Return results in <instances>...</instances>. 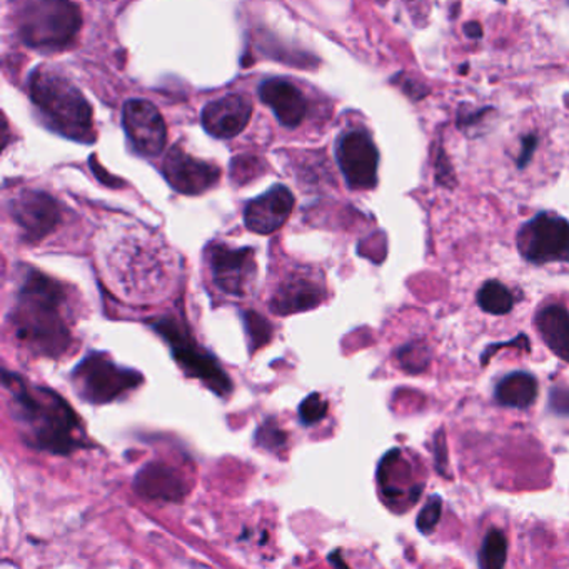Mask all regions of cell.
Listing matches in <instances>:
<instances>
[{
	"label": "cell",
	"instance_id": "obj_1",
	"mask_svg": "<svg viewBox=\"0 0 569 569\" xmlns=\"http://www.w3.org/2000/svg\"><path fill=\"white\" fill-rule=\"evenodd\" d=\"M68 288L39 271H29L16 298V338L38 356L61 358L72 345Z\"/></svg>",
	"mask_w": 569,
	"mask_h": 569
},
{
	"label": "cell",
	"instance_id": "obj_2",
	"mask_svg": "<svg viewBox=\"0 0 569 569\" xmlns=\"http://www.w3.org/2000/svg\"><path fill=\"white\" fill-rule=\"evenodd\" d=\"M4 386L11 392L12 418L21 426L26 445L54 455H69L84 446L81 419L62 396L6 369Z\"/></svg>",
	"mask_w": 569,
	"mask_h": 569
},
{
	"label": "cell",
	"instance_id": "obj_3",
	"mask_svg": "<svg viewBox=\"0 0 569 569\" xmlns=\"http://www.w3.org/2000/svg\"><path fill=\"white\" fill-rule=\"evenodd\" d=\"M31 96L44 121L74 141H94L92 109L82 92L59 72L39 68L31 76Z\"/></svg>",
	"mask_w": 569,
	"mask_h": 569
},
{
	"label": "cell",
	"instance_id": "obj_4",
	"mask_svg": "<svg viewBox=\"0 0 569 569\" xmlns=\"http://www.w3.org/2000/svg\"><path fill=\"white\" fill-rule=\"evenodd\" d=\"M82 18L71 0H34L21 16L22 41L38 51H61L76 41Z\"/></svg>",
	"mask_w": 569,
	"mask_h": 569
},
{
	"label": "cell",
	"instance_id": "obj_5",
	"mask_svg": "<svg viewBox=\"0 0 569 569\" xmlns=\"http://www.w3.org/2000/svg\"><path fill=\"white\" fill-rule=\"evenodd\" d=\"M72 388L89 405H108L142 385L141 372L121 368L109 356L94 352L71 375Z\"/></svg>",
	"mask_w": 569,
	"mask_h": 569
},
{
	"label": "cell",
	"instance_id": "obj_6",
	"mask_svg": "<svg viewBox=\"0 0 569 569\" xmlns=\"http://www.w3.org/2000/svg\"><path fill=\"white\" fill-rule=\"evenodd\" d=\"M152 328L171 346L172 356L184 369L186 375L204 382L211 391L222 398L231 395V379L209 352L199 348L198 342L194 341L184 325H181L178 319L161 318L152 322Z\"/></svg>",
	"mask_w": 569,
	"mask_h": 569
},
{
	"label": "cell",
	"instance_id": "obj_7",
	"mask_svg": "<svg viewBox=\"0 0 569 569\" xmlns=\"http://www.w3.org/2000/svg\"><path fill=\"white\" fill-rule=\"evenodd\" d=\"M516 244L531 264L569 262V221L552 212H539L519 229Z\"/></svg>",
	"mask_w": 569,
	"mask_h": 569
},
{
	"label": "cell",
	"instance_id": "obj_8",
	"mask_svg": "<svg viewBox=\"0 0 569 569\" xmlns=\"http://www.w3.org/2000/svg\"><path fill=\"white\" fill-rule=\"evenodd\" d=\"M378 485L386 505L396 511L412 508L425 489V482L416 479L415 466L398 448L386 452L379 462Z\"/></svg>",
	"mask_w": 569,
	"mask_h": 569
},
{
	"label": "cell",
	"instance_id": "obj_9",
	"mask_svg": "<svg viewBox=\"0 0 569 569\" xmlns=\"http://www.w3.org/2000/svg\"><path fill=\"white\" fill-rule=\"evenodd\" d=\"M209 264L216 288L229 296L248 295L256 278V256L252 248H229L212 244L209 248Z\"/></svg>",
	"mask_w": 569,
	"mask_h": 569
},
{
	"label": "cell",
	"instance_id": "obj_10",
	"mask_svg": "<svg viewBox=\"0 0 569 569\" xmlns=\"http://www.w3.org/2000/svg\"><path fill=\"white\" fill-rule=\"evenodd\" d=\"M338 162L349 188L366 191L378 184L379 152L368 132L356 129L342 136Z\"/></svg>",
	"mask_w": 569,
	"mask_h": 569
},
{
	"label": "cell",
	"instance_id": "obj_11",
	"mask_svg": "<svg viewBox=\"0 0 569 569\" xmlns=\"http://www.w3.org/2000/svg\"><path fill=\"white\" fill-rule=\"evenodd\" d=\"M122 121L126 134L139 154L158 156L164 149L168 141L164 119L151 102L141 99L126 102Z\"/></svg>",
	"mask_w": 569,
	"mask_h": 569
},
{
	"label": "cell",
	"instance_id": "obj_12",
	"mask_svg": "<svg viewBox=\"0 0 569 569\" xmlns=\"http://www.w3.org/2000/svg\"><path fill=\"white\" fill-rule=\"evenodd\" d=\"M11 212L26 239L31 242L42 241L61 224V208L56 199L46 192L24 191L12 199Z\"/></svg>",
	"mask_w": 569,
	"mask_h": 569
},
{
	"label": "cell",
	"instance_id": "obj_13",
	"mask_svg": "<svg viewBox=\"0 0 569 569\" xmlns=\"http://www.w3.org/2000/svg\"><path fill=\"white\" fill-rule=\"evenodd\" d=\"M166 179L169 184L181 192V194L196 196L211 189L219 181V171L216 166L209 162L198 161L191 156L182 152L181 149H172L162 166Z\"/></svg>",
	"mask_w": 569,
	"mask_h": 569
},
{
	"label": "cell",
	"instance_id": "obj_14",
	"mask_svg": "<svg viewBox=\"0 0 569 569\" xmlns=\"http://www.w3.org/2000/svg\"><path fill=\"white\" fill-rule=\"evenodd\" d=\"M164 261L162 256H116L114 266L119 274V284L139 295L151 296L162 291L168 282V262Z\"/></svg>",
	"mask_w": 569,
	"mask_h": 569
},
{
	"label": "cell",
	"instance_id": "obj_15",
	"mask_svg": "<svg viewBox=\"0 0 569 569\" xmlns=\"http://www.w3.org/2000/svg\"><path fill=\"white\" fill-rule=\"evenodd\" d=\"M295 209V196L284 186H274L261 198L249 202L244 211L246 228L256 234L268 236L288 221Z\"/></svg>",
	"mask_w": 569,
	"mask_h": 569
},
{
	"label": "cell",
	"instance_id": "obj_16",
	"mask_svg": "<svg viewBox=\"0 0 569 569\" xmlns=\"http://www.w3.org/2000/svg\"><path fill=\"white\" fill-rule=\"evenodd\" d=\"M251 116L252 104L246 96H226L206 106L202 126L214 138L231 139L244 131Z\"/></svg>",
	"mask_w": 569,
	"mask_h": 569
},
{
	"label": "cell",
	"instance_id": "obj_17",
	"mask_svg": "<svg viewBox=\"0 0 569 569\" xmlns=\"http://www.w3.org/2000/svg\"><path fill=\"white\" fill-rule=\"evenodd\" d=\"M326 298L325 284L309 276L308 272H296L288 276L276 289L271 299V309L276 315L289 316L311 311L318 308Z\"/></svg>",
	"mask_w": 569,
	"mask_h": 569
},
{
	"label": "cell",
	"instance_id": "obj_18",
	"mask_svg": "<svg viewBox=\"0 0 569 569\" xmlns=\"http://www.w3.org/2000/svg\"><path fill=\"white\" fill-rule=\"evenodd\" d=\"M136 491L152 501L179 502L188 495V482L181 472L164 462H149L136 476Z\"/></svg>",
	"mask_w": 569,
	"mask_h": 569
},
{
	"label": "cell",
	"instance_id": "obj_19",
	"mask_svg": "<svg viewBox=\"0 0 569 569\" xmlns=\"http://www.w3.org/2000/svg\"><path fill=\"white\" fill-rule=\"evenodd\" d=\"M536 331L549 351L569 365V305L568 301L548 299L535 316Z\"/></svg>",
	"mask_w": 569,
	"mask_h": 569
},
{
	"label": "cell",
	"instance_id": "obj_20",
	"mask_svg": "<svg viewBox=\"0 0 569 569\" xmlns=\"http://www.w3.org/2000/svg\"><path fill=\"white\" fill-rule=\"evenodd\" d=\"M262 102L268 104L286 128H298L308 111L302 92L286 79H269L259 88Z\"/></svg>",
	"mask_w": 569,
	"mask_h": 569
},
{
	"label": "cell",
	"instance_id": "obj_21",
	"mask_svg": "<svg viewBox=\"0 0 569 569\" xmlns=\"http://www.w3.org/2000/svg\"><path fill=\"white\" fill-rule=\"evenodd\" d=\"M538 392V379L531 372L515 371L496 385L495 399L505 408L528 409L535 405Z\"/></svg>",
	"mask_w": 569,
	"mask_h": 569
},
{
	"label": "cell",
	"instance_id": "obj_22",
	"mask_svg": "<svg viewBox=\"0 0 569 569\" xmlns=\"http://www.w3.org/2000/svg\"><path fill=\"white\" fill-rule=\"evenodd\" d=\"M478 306L492 316H505L515 308V296L499 281H488L478 291Z\"/></svg>",
	"mask_w": 569,
	"mask_h": 569
},
{
	"label": "cell",
	"instance_id": "obj_23",
	"mask_svg": "<svg viewBox=\"0 0 569 569\" xmlns=\"http://www.w3.org/2000/svg\"><path fill=\"white\" fill-rule=\"evenodd\" d=\"M506 559H508V539L505 532L498 528L489 529L478 552L479 568L501 569L505 568Z\"/></svg>",
	"mask_w": 569,
	"mask_h": 569
},
{
	"label": "cell",
	"instance_id": "obj_24",
	"mask_svg": "<svg viewBox=\"0 0 569 569\" xmlns=\"http://www.w3.org/2000/svg\"><path fill=\"white\" fill-rule=\"evenodd\" d=\"M246 335H248L249 351L256 352L264 348L272 338V325L254 311L244 312Z\"/></svg>",
	"mask_w": 569,
	"mask_h": 569
},
{
	"label": "cell",
	"instance_id": "obj_25",
	"mask_svg": "<svg viewBox=\"0 0 569 569\" xmlns=\"http://www.w3.org/2000/svg\"><path fill=\"white\" fill-rule=\"evenodd\" d=\"M288 435L276 425V421H266L256 432V445L269 452H278L284 449Z\"/></svg>",
	"mask_w": 569,
	"mask_h": 569
},
{
	"label": "cell",
	"instance_id": "obj_26",
	"mask_svg": "<svg viewBox=\"0 0 569 569\" xmlns=\"http://www.w3.org/2000/svg\"><path fill=\"white\" fill-rule=\"evenodd\" d=\"M328 401L318 392H312L299 406V418H301L302 425H318L328 415Z\"/></svg>",
	"mask_w": 569,
	"mask_h": 569
},
{
	"label": "cell",
	"instance_id": "obj_27",
	"mask_svg": "<svg viewBox=\"0 0 569 569\" xmlns=\"http://www.w3.org/2000/svg\"><path fill=\"white\" fill-rule=\"evenodd\" d=\"M442 515V499L439 496H431L422 506L421 512H419L418 519H416V526H418L419 532L422 535H431L438 526L439 519Z\"/></svg>",
	"mask_w": 569,
	"mask_h": 569
},
{
	"label": "cell",
	"instance_id": "obj_28",
	"mask_svg": "<svg viewBox=\"0 0 569 569\" xmlns=\"http://www.w3.org/2000/svg\"><path fill=\"white\" fill-rule=\"evenodd\" d=\"M398 359L406 371L415 375V372L425 371L426 366L429 365V352L422 346L408 345L398 352Z\"/></svg>",
	"mask_w": 569,
	"mask_h": 569
},
{
	"label": "cell",
	"instance_id": "obj_29",
	"mask_svg": "<svg viewBox=\"0 0 569 569\" xmlns=\"http://www.w3.org/2000/svg\"><path fill=\"white\" fill-rule=\"evenodd\" d=\"M549 409L559 416H569V388L556 386L549 391Z\"/></svg>",
	"mask_w": 569,
	"mask_h": 569
},
{
	"label": "cell",
	"instance_id": "obj_30",
	"mask_svg": "<svg viewBox=\"0 0 569 569\" xmlns=\"http://www.w3.org/2000/svg\"><path fill=\"white\" fill-rule=\"evenodd\" d=\"M436 179H438L439 184L442 186H452V171L451 166H449L448 159L445 158L441 151L438 154V162H436Z\"/></svg>",
	"mask_w": 569,
	"mask_h": 569
},
{
	"label": "cell",
	"instance_id": "obj_31",
	"mask_svg": "<svg viewBox=\"0 0 569 569\" xmlns=\"http://www.w3.org/2000/svg\"><path fill=\"white\" fill-rule=\"evenodd\" d=\"M536 148H538V138L535 134L528 136L522 141V151L521 156L518 158L519 168H526L531 161L532 154H535Z\"/></svg>",
	"mask_w": 569,
	"mask_h": 569
},
{
	"label": "cell",
	"instance_id": "obj_32",
	"mask_svg": "<svg viewBox=\"0 0 569 569\" xmlns=\"http://www.w3.org/2000/svg\"><path fill=\"white\" fill-rule=\"evenodd\" d=\"M465 32L469 39L482 38V28L481 24H479V22H468V24L465 26Z\"/></svg>",
	"mask_w": 569,
	"mask_h": 569
},
{
	"label": "cell",
	"instance_id": "obj_33",
	"mask_svg": "<svg viewBox=\"0 0 569 569\" xmlns=\"http://www.w3.org/2000/svg\"><path fill=\"white\" fill-rule=\"evenodd\" d=\"M566 104H569V96L566 98Z\"/></svg>",
	"mask_w": 569,
	"mask_h": 569
}]
</instances>
